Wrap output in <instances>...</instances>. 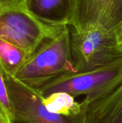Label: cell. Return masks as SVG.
<instances>
[{"label": "cell", "mask_w": 122, "mask_h": 123, "mask_svg": "<svg viewBox=\"0 0 122 123\" xmlns=\"http://www.w3.org/2000/svg\"><path fill=\"white\" fill-rule=\"evenodd\" d=\"M70 43V27L65 26L55 37L45 40L14 77L38 90L63 75L75 73Z\"/></svg>", "instance_id": "cell-1"}, {"label": "cell", "mask_w": 122, "mask_h": 123, "mask_svg": "<svg viewBox=\"0 0 122 123\" xmlns=\"http://www.w3.org/2000/svg\"><path fill=\"white\" fill-rule=\"evenodd\" d=\"M119 45H120L121 48H122V32H121V34L119 36Z\"/></svg>", "instance_id": "cell-13"}, {"label": "cell", "mask_w": 122, "mask_h": 123, "mask_svg": "<svg viewBox=\"0 0 122 123\" xmlns=\"http://www.w3.org/2000/svg\"><path fill=\"white\" fill-rule=\"evenodd\" d=\"M75 0H24L26 9L42 22L52 26H70Z\"/></svg>", "instance_id": "cell-7"}, {"label": "cell", "mask_w": 122, "mask_h": 123, "mask_svg": "<svg viewBox=\"0 0 122 123\" xmlns=\"http://www.w3.org/2000/svg\"><path fill=\"white\" fill-rule=\"evenodd\" d=\"M84 123H122V85L104 97L88 102Z\"/></svg>", "instance_id": "cell-8"}, {"label": "cell", "mask_w": 122, "mask_h": 123, "mask_svg": "<svg viewBox=\"0 0 122 123\" xmlns=\"http://www.w3.org/2000/svg\"><path fill=\"white\" fill-rule=\"evenodd\" d=\"M64 27L42 22L24 5L0 12V39L20 48L29 57L45 40L56 36Z\"/></svg>", "instance_id": "cell-3"}, {"label": "cell", "mask_w": 122, "mask_h": 123, "mask_svg": "<svg viewBox=\"0 0 122 123\" xmlns=\"http://www.w3.org/2000/svg\"><path fill=\"white\" fill-rule=\"evenodd\" d=\"M122 85V57L93 70L63 75L37 90L43 97L65 92L74 97L84 96L90 102L104 97Z\"/></svg>", "instance_id": "cell-2"}, {"label": "cell", "mask_w": 122, "mask_h": 123, "mask_svg": "<svg viewBox=\"0 0 122 123\" xmlns=\"http://www.w3.org/2000/svg\"><path fill=\"white\" fill-rule=\"evenodd\" d=\"M70 26L79 32L100 29L119 39L122 31V0H75Z\"/></svg>", "instance_id": "cell-6"}, {"label": "cell", "mask_w": 122, "mask_h": 123, "mask_svg": "<svg viewBox=\"0 0 122 123\" xmlns=\"http://www.w3.org/2000/svg\"><path fill=\"white\" fill-rule=\"evenodd\" d=\"M75 98L65 92H55L43 97V104L52 113L73 118H83L88 102L83 99L79 102Z\"/></svg>", "instance_id": "cell-9"}, {"label": "cell", "mask_w": 122, "mask_h": 123, "mask_svg": "<svg viewBox=\"0 0 122 123\" xmlns=\"http://www.w3.org/2000/svg\"><path fill=\"white\" fill-rule=\"evenodd\" d=\"M14 123H84L83 118L61 116L49 112L43 97L14 76L5 74Z\"/></svg>", "instance_id": "cell-5"}, {"label": "cell", "mask_w": 122, "mask_h": 123, "mask_svg": "<svg viewBox=\"0 0 122 123\" xmlns=\"http://www.w3.org/2000/svg\"><path fill=\"white\" fill-rule=\"evenodd\" d=\"M29 58L20 48L0 39V66L5 74L14 76Z\"/></svg>", "instance_id": "cell-10"}, {"label": "cell", "mask_w": 122, "mask_h": 123, "mask_svg": "<svg viewBox=\"0 0 122 123\" xmlns=\"http://www.w3.org/2000/svg\"><path fill=\"white\" fill-rule=\"evenodd\" d=\"M24 0H0V12L9 8L24 5Z\"/></svg>", "instance_id": "cell-12"}, {"label": "cell", "mask_w": 122, "mask_h": 123, "mask_svg": "<svg viewBox=\"0 0 122 123\" xmlns=\"http://www.w3.org/2000/svg\"><path fill=\"white\" fill-rule=\"evenodd\" d=\"M0 114L6 123H14L12 112L6 85L4 73L0 66Z\"/></svg>", "instance_id": "cell-11"}, {"label": "cell", "mask_w": 122, "mask_h": 123, "mask_svg": "<svg viewBox=\"0 0 122 123\" xmlns=\"http://www.w3.org/2000/svg\"><path fill=\"white\" fill-rule=\"evenodd\" d=\"M0 123H6V122L4 121V118L2 117V116H1V114H0Z\"/></svg>", "instance_id": "cell-14"}, {"label": "cell", "mask_w": 122, "mask_h": 123, "mask_svg": "<svg viewBox=\"0 0 122 123\" xmlns=\"http://www.w3.org/2000/svg\"><path fill=\"white\" fill-rule=\"evenodd\" d=\"M70 43L76 72L93 70L122 57L117 35L100 29L79 32L70 27Z\"/></svg>", "instance_id": "cell-4"}]
</instances>
